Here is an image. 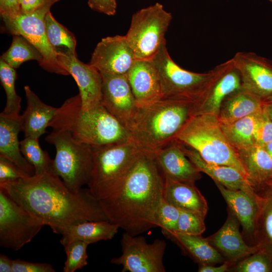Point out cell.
<instances>
[{"instance_id": "16", "label": "cell", "mask_w": 272, "mask_h": 272, "mask_svg": "<svg viewBox=\"0 0 272 272\" xmlns=\"http://www.w3.org/2000/svg\"><path fill=\"white\" fill-rule=\"evenodd\" d=\"M103 106L127 128L139 107L130 86L127 74L102 75Z\"/></svg>"}, {"instance_id": "52", "label": "cell", "mask_w": 272, "mask_h": 272, "mask_svg": "<svg viewBox=\"0 0 272 272\" xmlns=\"http://www.w3.org/2000/svg\"><path fill=\"white\" fill-rule=\"evenodd\" d=\"M271 271H272V270H271Z\"/></svg>"}, {"instance_id": "27", "label": "cell", "mask_w": 272, "mask_h": 272, "mask_svg": "<svg viewBox=\"0 0 272 272\" xmlns=\"http://www.w3.org/2000/svg\"><path fill=\"white\" fill-rule=\"evenodd\" d=\"M264 102L251 92L241 88L228 95L222 102L218 118L221 123L234 122L260 112Z\"/></svg>"}, {"instance_id": "23", "label": "cell", "mask_w": 272, "mask_h": 272, "mask_svg": "<svg viewBox=\"0 0 272 272\" xmlns=\"http://www.w3.org/2000/svg\"><path fill=\"white\" fill-rule=\"evenodd\" d=\"M26 107L21 115L22 131L25 137L38 139L46 132V128L58 108L42 102L28 86L24 87Z\"/></svg>"}, {"instance_id": "8", "label": "cell", "mask_w": 272, "mask_h": 272, "mask_svg": "<svg viewBox=\"0 0 272 272\" xmlns=\"http://www.w3.org/2000/svg\"><path fill=\"white\" fill-rule=\"evenodd\" d=\"M172 16L157 3L134 13L125 35L135 59H151L166 41Z\"/></svg>"}, {"instance_id": "14", "label": "cell", "mask_w": 272, "mask_h": 272, "mask_svg": "<svg viewBox=\"0 0 272 272\" xmlns=\"http://www.w3.org/2000/svg\"><path fill=\"white\" fill-rule=\"evenodd\" d=\"M135 59L125 35L103 38L96 45L90 64L101 75L127 74Z\"/></svg>"}, {"instance_id": "18", "label": "cell", "mask_w": 272, "mask_h": 272, "mask_svg": "<svg viewBox=\"0 0 272 272\" xmlns=\"http://www.w3.org/2000/svg\"><path fill=\"white\" fill-rule=\"evenodd\" d=\"M127 76L139 107L163 98L159 75L151 59H135Z\"/></svg>"}, {"instance_id": "41", "label": "cell", "mask_w": 272, "mask_h": 272, "mask_svg": "<svg viewBox=\"0 0 272 272\" xmlns=\"http://www.w3.org/2000/svg\"><path fill=\"white\" fill-rule=\"evenodd\" d=\"M29 176L13 162L0 156V183L13 181Z\"/></svg>"}, {"instance_id": "26", "label": "cell", "mask_w": 272, "mask_h": 272, "mask_svg": "<svg viewBox=\"0 0 272 272\" xmlns=\"http://www.w3.org/2000/svg\"><path fill=\"white\" fill-rule=\"evenodd\" d=\"M236 152L254 190L272 186V158L263 146L255 143Z\"/></svg>"}, {"instance_id": "30", "label": "cell", "mask_w": 272, "mask_h": 272, "mask_svg": "<svg viewBox=\"0 0 272 272\" xmlns=\"http://www.w3.org/2000/svg\"><path fill=\"white\" fill-rule=\"evenodd\" d=\"M256 190H262L263 193L255 191L257 196L258 212L253 237L259 250L272 257V186Z\"/></svg>"}, {"instance_id": "36", "label": "cell", "mask_w": 272, "mask_h": 272, "mask_svg": "<svg viewBox=\"0 0 272 272\" xmlns=\"http://www.w3.org/2000/svg\"><path fill=\"white\" fill-rule=\"evenodd\" d=\"M89 245L84 241H75L64 246L66 255L64 272H74L88 264L87 248Z\"/></svg>"}, {"instance_id": "7", "label": "cell", "mask_w": 272, "mask_h": 272, "mask_svg": "<svg viewBox=\"0 0 272 272\" xmlns=\"http://www.w3.org/2000/svg\"><path fill=\"white\" fill-rule=\"evenodd\" d=\"M45 141L56 150L51 171L74 191L88 185L92 170L93 148L76 141L63 130H53Z\"/></svg>"}, {"instance_id": "6", "label": "cell", "mask_w": 272, "mask_h": 272, "mask_svg": "<svg viewBox=\"0 0 272 272\" xmlns=\"http://www.w3.org/2000/svg\"><path fill=\"white\" fill-rule=\"evenodd\" d=\"M144 152L131 140L93 148L92 170L88 185L94 196L100 200L116 190Z\"/></svg>"}, {"instance_id": "4", "label": "cell", "mask_w": 272, "mask_h": 272, "mask_svg": "<svg viewBox=\"0 0 272 272\" xmlns=\"http://www.w3.org/2000/svg\"><path fill=\"white\" fill-rule=\"evenodd\" d=\"M194 101L162 98L139 107L128 127L131 140L144 151L154 153L175 141L193 116Z\"/></svg>"}, {"instance_id": "22", "label": "cell", "mask_w": 272, "mask_h": 272, "mask_svg": "<svg viewBox=\"0 0 272 272\" xmlns=\"http://www.w3.org/2000/svg\"><path fill=\"white\" fill-rule=\"evenodd\" d=\"M163 198L180 210L206 218L208 211L207 200L195 183L179 182L164 177Z\"/></svg>"}, {"instance_id": "46", "label": "cell", "mask_w": 272, "mask_h": 272, "mask_svg": "<svg viewBox=\"0 0 272 272\" xmlns=\"http://www.w3.org/2000/svg\"><path fill=\"white\" fill-rule=\"evenodd\" d=\"M232 264L228 261L224 262L220 266L213 264H201L199 266L198 272H225L229 269L230 265Z\"/></svg>"}, {"instance_id": "19", "label": "cell", "mask_w": 272, "mask_h": 272, "mask_svg": "<svg viewBox=\"0 0 272 272\" xmlns=\"http://www.w3.org/2000/svg\"><path fill=\"white\" fill-rule=\"evenodd\" d=\"M153 153L164 177L193 183L201 178V172L186 157L176 141Z\"/></svg>"}, {"instance_id": "5", "label": "cell", "mask_w": 272, "mask_h": 272, "mask_svg": "<svg viewBox=\"0 0 272 272\" xmlns=\"http://www.w3.org/2000/svg\"><path fill=\"white\" fill-rule=\"evenodd\" d=\"M175 141L196 151L206 162L234 167L248 179L237 152L223 132L217 116L205 114L191 116L178 132Z\"/></svg>"}, {"instance_id": "48", "label": "cell", "mask_w": 272, "mask_h": 272, "mask_svg": "<svg viewBox=\"0 0 272 272\" xmlns=\"http://www.w3.org/2000/svg\"><path fill=\"white\" fill-rule=\"evenodd\" d=\"M264 105L269 117L272 121V103L264 102Z\"/></svg>"}, {"instance_id": "51", "label": "cell", "mask_w": 272, "mask_h": 272, "mask_svg": "<svg viewBox=\"0 0 272 272\" xmlns=\"http://www.w3.org/2000/svg\"><path fill=\"white\" fill-rule=\"evenodd\" d=\"M268 1L272 3V0H268Z\"/></svg>"}, {"instance_id": "11", "label": "cell", "mask_w": 272, "mask_h": 272, "mask_svg": "<svg viewBox=\"0 0 272 272\" xmlns=\"http://www.w3.org/2000/svg\"><path fill=\"white\" fill-rule=\"evenodd\" d=\"M121 254L111 263L122 265V272H165V240L156 239L148 243L142 236L124 232L121 239Z\"/></svg>"}, {"instance_id": "45", "label": "cell", "mask_w": 272, "mask_h": 272, "mask_svg": "<svg viewBox=\"0 0 272 272\" xmlns=\"http://www.w3.org/2000/svg\"><path fill=\"white\" fill-rule=\"evenodd\" d=\"M2 18L15 17L21 14L20 0H0Z\"/></svg>"}, {"instance_id": "12", "label": "cell", "mask_w": 272, "mask_h": 272, "mask_svg": "<svg viewBox=\"0 0 272 272\" xmlns=\"http://www.w3.org/2000/svg\"><path fill=\"white\" fill-rule=\"evenodd\" d=\"M50 10H43L30 15L21 14L13 18H2L6 30L11 34L25 38L42 56L39 65L44 70L59 75L69 74L59 64L47 39L44 17Z\"/></svg>"}, {"instance_id": "32", "label": "cell", "mask_w": 272, "mask_h": 272, "mask_svg": "<svg viewBox=\"0 0 272 272\" xmlns=\"http://www.w3.org/2000/svg\"><path fill=\"white\" fill-rule=\"evenodd\" d=\"M44 24L47 39L56 55H77L74 34L57 22L50 11L44 17Z\"/></svg>"}, {"instance_id": "21", "label": "cell", "mask_w": 272, "mask_h": 272, "mask_svg": "<svg viewBox=\"0 0 272 272\" xmlns=\"http://www.w3.org/2000/svg\"><path fill=\"white\" fill-rule=\"evenodd\" d=\"M180 145L185 155L193 164L201 172L212 178L214 182L229 189L255 192L247 178L236 168L227 165L209 163L204 161L194 150Z\"/></svg>"}, {"instance_id": "2", "label": "cell", "mask_w": 272, "mask_h": 272, "mask_svg": "<svg viewBox=\"0 0 272 272\" xmlns=\"http://www.w3.org/2000/svg\"><path fill=\"white\" fill-rule=\"evenodd\" d=\"M164 184L154 153L144 152L118 189L99 201L111 223L139 235L157 227L156 215L163 199Z\"/></svg>"}, {"instance_id": "20", "label": "cell", "mask_w": 272, "mask_h": 272, "mask_svg": "<svg viewBox=\"0 0 272 272\" xmlns=\"http://www.w3.org/2000/svg\"><path fill=\"white\" fill-rule=\"evenodd\" d=\"M240 223L230 211L221 228L214 234L207 238L209 242L233 264L257 252L256 245L250 246L244 241L239 231Z\"/></svg>"}, {"instance_id": "17", "label": "cell", "mask_w": 272, "mask_h": 272, "mask_svg": "<svg viewBox=\"0 0 272 272\" xmlns=\"http://www.w3.org/2000/svg\"><path fill=\"white\" fill-rule=\"evenodd\" d=\"M56 56L59 64L73 77L78 86L83 109L87 110L102 103L101 74L89 63L80 60L77 55Z\"/></svg>"}, {"instance_id": "44", "label": "cell", "mask_w": 272, "mask_h": 272, "mask_svg": "<svg viewBox=\"0 0 272 272\" xmlns=\"http://www.w3.org/2000/svg\"><path fill=\"white\" fill-rule=\"evenodd\" d=\"M88 4L92 10L109 16L116 11V0H88Z\"/></svg>"}, {"instance_id": "31", "label": "cell", "mask_w": 272, "mask_h": 272, "mask_svg": "<svg viewBox=\"0 0 272 272\" xmlns=\"http://www.w3.org/2000/svg\"><path fill=\"white\" fill-rule=\"evenodd\" d=\"M258 113L230 123L220 122L225 136L236 152L247 149L255 144L254 131Z\"/></svg>"}, {"instance_id": "29", "label": "cell", "mask_w": 272, "mask_h": 272, "mask_svg": "<svg viewBox=\"0 0 272 272\" xmlns=\"http://www.w3.org/2000/svg\"><path fill=\"white\" fill-rule=\"evenodd\" d=\"M119 227L109 221H86L66 229L61 235L64 246L71 242L82 241L89 244L112 239Z\"/></svg>"}, {"instance_id": "40", "label": "cell", "mask_w": 272, "mask_h": 272, "mask_svg": "<svg viewBox=\"0 0 272 272\" xmlns=\"http://www.w3.org/2000/svg\"><path fill=\"white\" fill-rule=\"evenodd\" d=\"M254 140L255 143L263 147L272 141V121L266 111L264 104L262 110L257 115Z\"/></svg>"}, {"instance_id": "13", "label": "cell", "mask_w": 272, "mask_h": 272, "mask_svg": "<svg viewBox=\"0 0 272 272\" xmlns=\"http://www.w3.org/2000/svg\"><path fill=\"white\" fill-rule=\"evenodd\" d=\"M204 91L194 102L193 116L213 114L218 116L220 106L230 93L241 88L239 73L231 59L215 66Z\"/></svg>"}, {"instance_id": "10", "label": "cell", "mask_w": 272, "mask_h": 272, "mask_svg": "<svg viewBox=\"0 0 272 272\" xmlns=\"http://www.w3.org/2000/svg\"><path fill=\"white\" fill-rule=\"evenodd\" d=\"M44 226L0 189V246L15 251L30 242Z\"/></svg>"}, {"instance_id": "38", "label": "cell", "mask_w": 272, "mask_h": 272, "mask_svg": "<svg viewBox=\"0 0 272 272\" xmlns=\"http://www.w3.org/2000/svg\"><path fill=\"white\" fill-rule=\"evenodd\" d=\"M205 220V218L199 215L180 210L174 232L201 235L206 230Z\"/></svg>"}, {"instance_id": "28", "label": "cell", "mask_w": 272, "mask_h": 272, "mask_svg": "<svg viewBox=\"0 0 272 272\" xmlns=\"http://www.w3.org/2000/svg\"><path fill=\"white\" fill-rule=\"evenodd\" d=\"M186 253L201 264H214L226 261L222 255L201 235H189L177 232H162Z\"/></svg>"}, {"instance_id": "24", "label": "cell", "mask_w": 272, "mask_h": 272, "mask_svg": "<svg viewBox=\"0 0 272 272\" xmlns=\"http://www.w3.org/2000/svg\"><path fill=\"white\" fill-rule=\"evenodd\" d=\"M215 183L245 233L253 237L258 212L256 192L231 189L218 182Z\"/></svg>"}, {"instance_id": "3", "label": "cell", "mask_w": 272, "mask_h": 272, "mask_svg": "<svg viewBox=\"0 0 272 272\" xmlns=\"http://www.w3.org/2000/svg\"><path fill=\"white\" fill-rule=\"evenodd\" d=\"M48 127L68 131L76 141L93 148L131 140L128 129L102 103L83 109L79 94L66 99L58 108Z\"/></svg>"}, {"instance_id": "15", "label": "cell", "mask_w": 272, "mask_h": 272, "mask_svg": "<svg viewBox=\"0 0 272 272\" xmlns=\"http://www.w3.org/2000/svg\"><path fill=\"white\" fill-rule=\"evenodd\" d=\"M241 88L263 101L272 95V62L252 52H238L231 58Z\"/></svg>"}, {"instance_id": "35", "label": "cell", "mask_w": 272, "mask_h": 272, "mask_svg": "<svg viewBox=\"0 0 272 272\" xmlns=\"http://www.w3.org/2000/svg\"><path fill=\"white\" fill-rule=\"evenodd\" d=\"M38 140V139L25 137L20 141L22 154L33 166L35 175L41 174L51 170L53 161L47 152L42 149Z\"/></svg>"}, {"instance_id": "33", "label": "cell", "mask_w": 272, "mask_h": 272, "mask_svg": "<svg viewBox=\"0 0 272 272\" xmlns=\"http://www.w3.org/2000/svg\"><path fill=\"white\" fill-rule=\"evenodd\" d=\"M0 59L16 69L30 60H37L39 63L42 56L25 38L20 35H15L9 48L1 55Z\"/></svg>"}, {"instance_id": "43", "label": "cell", "mask_w": 272, "mask_h": 272, "mask_svg": "<svg viewBox=\"0 0 272 272\" xmlns=\"http://www.w3.org/2000/svg\"><path fill=\"white\" fill-rule=\"evenodd\" d=\"M59 0H20L21 14L30 15L43 10H50Z\"/></svg>"}, {"instance_id": "49", "label": "cell", "mask_w": 272, "mask_h": 272, "mask_svg": "<svg viewBox=\"0 0 272 272\" xmlns=\"http://www.w3.org/2000/svg\"><path fill=\"white\" fill-rule=\"evenodd\" d=\"M264 147L270 156L272 158V141L268 143L264 146Z\"/></svg>"}, {"instance_id": "42", "label": "cell", "mask_w": 272, "mask_h": 272, "mask_svg": "<svg viewBox=\"0 0 272 272\" xmlns=\"http://www.w3.org/2000/svg\"><path fill=\"white\" fill-rule=\"evenodd\" d=\"M52 265L47 263L31 262L20 259L13 260L12 272H54Z\"/></svg>"}, {"instance_id": "34", "label": "cell", "mask_w": 272, "mask_h": 272, "mask_svg": "<svg viewBox=\"0 0 272 272\" xmlns=\"http://www.w3.org/2000/svg\"><path fill=\"white\" fill-rule=\"evenodd\" d=\"M17 74L15 69L0 59V80L6 95V103L2 112L5 115L19 117L20 116L21 97L15 90Z\"/></svg>"}, {"instance_id": "50", "label": "cell", "mask_w": 272, "mask_h": 272, "mask_svg": "<svg viewBox=\"0 0 272 272\" xmlns=\"http://www.w3.org/2000/svg\"><path fill=\"white\" fill-rule=\"evenodd\" d=\"M264 102H271L272 103V95L263 101Z\"/></svg>"}, {"instance_id": "9", "label": "cell", "mask_w": 272, "mask_h": 272, "mask_svg": "<svg viewBox=\"0 0 272 272\" xmlns=\"http://www.w3.org/2000/svg\"><path fill=\"white\" fill-rule=\"evenodd\" d=\"M159 75L163 98L195 101L204 91L212 74L197 73L181 68L170 57L166 41L151 59Z\"/></svg>"}, {"instance_id": "47", "label": "cell", "mask_w": 272, "mask_h": 272, "mask_svg": "<svg viewBox=\"0 0 272 272\" xmlns=\"http://www.w3.org/2000/svg\"><path fill=\"white\" fill-rule=\"evenodd\" d=\"M13 260L3 254H0V272H12Z\"/></svg>"}, {"instance_id": "25", "label": "cell", "mask_w": 272, "mask_h": 272, "mask_svg": "<svg viewBox=\"0 0 272 272\" xmlns=\"http://www.w3.org/2000/svg\"><path fill=\"white\" fill-rule=\"evenodd\" d=\"M22 131L21 115L10 116L0 114V156L16 164L29 176L35 174L33 166L24 158L20 149L18 134Z\"/></svg>"}, {"instance_id": "39", "label": "cell", "mask_w": 272, "mask_h": 272, "mask_svg": "<svg viewBox=\"0 0 272 272\" xmlns=\"http://www.w3.org/2000/svg\"><path fill=\"white\" fill-rule=\"evenodd\" d=\"M180 213L179 209L163 198L156 215L157 226L161 228L162 232H174Z\"/></svg>"}, {"instance_id": "1", "label": "cell", "mask_w": 272, "mask_h": 272, "mask_svg": "<svg viewBox=\"0 0 272 272\" xmlns=\"http://www.w3.org/2000/svg\"><path fill=\"white\" fill-rule=\"evenodd\" d=\"M0 189L56 234L86 221H109L89 188L74 191L51 170L0 183Z\"/></svg>"}, {"instance_id": "37", "label": "cell", "mask_w": 272, "mask_h": 272, "mask_svg": "<svg viewBox=\"0 0 272 272\" xmlns=\"http://www.w3.org/2000/svg\"><path fill=\"white\" fill-rule=\"evenodd\" d=\"M237 272H269L272 270V257L264 251L255 253L242 259L235 267Z\"/></svg>"}]
</instances>
